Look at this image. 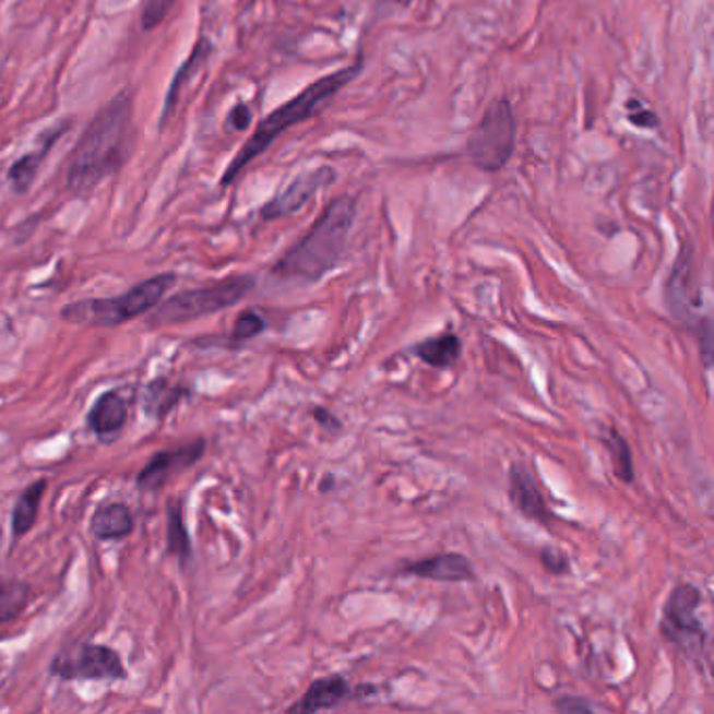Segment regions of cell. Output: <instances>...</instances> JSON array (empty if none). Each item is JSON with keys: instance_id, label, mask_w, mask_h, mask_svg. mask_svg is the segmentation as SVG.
Wrapping results in <instances>:
<instances>
[{"instance_id": "obj_1", "label": "cell", "mask_w": 714, "mask_h": 714, "mask_svg": "<svg viewBox=\"0 0 714 714\" xmlns=\"http://www.w3.org/2000/svg\"><path fill=\"white\" fill-rule=\"evenodd\" d=\"M132 99L120 93L103 107L80 136L66 175L74 195H91L103 180L114 177L132 150Z\"/></svg>"}, {"instance_id": "obj_2", "label": "cell", "mask_w": 714, "mask_h": 714, "mask_svg": "<svg viewBox=\"0 0 714 714\" xmlns=\"http://www.w3.org/2000/svg\"><path fill=\"white\" fill-rule=\"evenodd\" d=\"M357 202L348 195L335 198L323 210L307 235L289 248L273 269V275L289 281H319L344 255L348 235L355 225Z\"/></svg>"}, {"instance_id": "obj_3", "label": "cell", "mask_w": 714, "mask_h": 714, "mask_svg": "<svg viewBox=\"0 0 714 714\" xmlns=\"http://www.w3.org/2000/svg\"><path fill=\"white\" fill-rule=\"evenodd\" d=\"M360 70H362V57H358L353 66L342 68V70L330 74V76H323L321 80L312 82L300 95H296L294 99H289L285 105L277 107L273 114H269L255 127L254 134L246 141V145L230 159V164L227 166L223 179H221V185L227 187L229 182L237 179L246 170V166L252 164L255 157L264 154L285 130H289L296 124H302L305 120L312 118L348 82H353L360 74Z\"/></svg>"}, {"instance_id": "obj_4", "label": "cell", "mask_w": 714, "mask_h": 714, "mask_svg": "<svg viewBox=\"0 0 714 714\" xmlns=\"http://www.w3.org/2000/svg\"><path fill=\"white\" fill-rule=\"evenodd\" d=\"M175 283H177V275L162 273L152 279L141 281L122 296L93 298V300H80L74 305H68L61 308V319L68 323L88 325V328H118L154 310Z\"/></svg>"}, {"instance_id": "obj_5", "label": "cell", "mask_w": 714, "mask_h": 714, "mask_svg": "<svg viewBox=\"0 0 714 714\" xmlns=\"http://www.w3.org/2000/svg\"><path fill=\"white\" fill-rule=\"evenodd\" d=\"M254 285L255 279L252 275H239L207 287L180 291L170 300L157 305L154 314L150 317V325L154 328L179 325L235 307L254 289Z\"/></svg>"}, {"instance_id": "obj_6", "label": "cell", "mask_w": 714, "mask_h": 714, "mask_svg": "<svg viewBox=\"0 0 714 714\" xmlns=\"http://www.w3.org/2000/svg\"><path fill=\"white\" fill-rule=\"evenodd\" d=\"M515 118L510 103L495 102L467 141V157L485 172H499L515 150Z\"/></svg>"}, {"instance_id": "obj_7", "label": "cell", "mask_w": 714, "mask_h": 714, "mask_svg": "<svg viewBox=\"0 0 714 714\" xmlns=\"http://www.w3.org/2000/svg\"><path fill=\"white\" fill-rule=\"evenodd\" d=\"M700 602V591L683 583L673 588L663 610V638L677 645L689 658H698L706 643V629L698 618Z\"/></svg>"}, {"instance_id": "obj_8", "label": "cell", "mask_w": 714, "mask_h": 714, "mask_svg": "<svg viewBox=\"0 0 714 714\" xmlns=\"http://www.w3.org/2000/svg\"><path fill=\"white\" fill-rule=\"evenodd\" d=\"M51 673L66 681H78V679L118 681L127 677L120 654L102 643H84L78 645L76 650L61 652L52 661Z\"/></svg>"}, {"instance_id": "obj_9", "label": "cell", "mask_w": 714, "mask_h": 714, "mask_svg": "<svg viewBox=\"0 0 714 714\" xmlns=\"http://www.w3.org/2000/svg\"><path fill=\"white\" fill-rule=\"evenodd\" d=\"M204 451L205 440L198 438L189 444H182L179 449L155 453L150 463L141 469V474L136 476V486L143 492L162 490L177 474L193 467L198 461L202 460Z\"/></svg>"}, {"instance_id": "obj_10", "label": "cell", "mask_w": 714, "mask_h": 714, "mask_svg": "<svg viewBox=\"0 0 714 714\" xmlns=\"http://www.w3.org/2000/svg\"><path fill=\"white\" fill-rule=\"evenodd\" d=\"M333 180H335L333 168L308 170L305 175H300L298 179L291 180L287 185V189H283L279 195H275L269 204L264 205L260 210V216L264 221L285 218V216L302 210L323 187H328Z\"/></svg>"}, {"instance_id": "obj_11", "label": "cell", "mask_w": 714, "mask_h": 714, "mask_svg": "<svg viewBox=\"0 0 714 714\" xmlns=\"http://www.w3.org/2000/svg\"><path fill=\"white\" fill-rule=\"evenodd\" d=\"M510 499L511 505L515 510L520 511L524 517L528 520H535V522H540V524H551L554 515L551 511L547 508L538 486H536L535 478L533 474L515 463L511 465L510 469Z\"/></svg>"}, {"instance_id": "obj_12", "label": "cell", "mask_w": 714, "mask_h": 714, "mask_svg": "<svg viewBox=\"0 0 714 714\" xmlns=\"http://www.w3.org/2000/svg\"><path fill=\"white\" fill-rule=\"evenodd\" d=\"M403 572L436 583H467L476 579L472 561L461 554H438L432 558L408 563Z\"/></svg>"}, {"instance_id": "obj_13", "label": "cell", "mask_w": 714, "mask_h": 714, "mask_svg": "<svg viewBox=\"0 0 714 714\" xmlns=\"http://www.w3.org/2000/svg\"><path fill=\"white\" fill-rule=\"evenodd\" d=\"M128 419V401L120 390H109L97 398L86 417V426L97 436L118 435Z\"/></svg>"}, {"instance_id": "obj_14", "label": "cell", "mask_w": 714, "mask_h": 714, "mask_svg": "<svg viewBox=\"0 0 714 714\" xmlns=\"http://www.w3.org/2000/svg\"><path fill=\"white\" fill-rule=\"evenodd\" d=\"M348 693V683L344 677L332 675L317 679L307 693L300 698L298 704L289 709V713H319V711H330L337 706Z\"/></svg>"}, {"instance_id": "obj_15", "label": "cell", "mask_w": 714, "mask_h": 714, "mask_svg": "<svg viewBox=\"0 0 714 714\" xmlns=\"http://www.w3.org/2000/svg\"><path fill=\"white\" fill-rule=\"evenodd\" d=\"M212 52V45L207 38H200L198 45L193 47V51L189 55V59L182 63L179 68V72L172 78L170 82V88H168V95H166V102H164V111H162V127L168 122V118L175 114L177 105H179L180 93L182 88L195 78V74L204 68L207 57Z\"/></svg>"}, {"instance_id": "obj_16", "label": "cell", "mask_w": 714, "mask_h": 714, "mask_svg": "<svg viewBox=\"0 0 714 714\" xmlns=\"http://www.w3.org/2000/svg\"><path fill=\"white\" fill-rule=\"evenodd\" d=\"M68 130V122H63L61 127L51 130V134H47V139L43 141V145L36 152L20 157L11 168H9V182L13 185L15 193H26L27 189L32 187V182L38 175V168L43 164V159L49 154L52 145L59 141V136Z\"/></svg>"}, {"instance_id": "obj_17", "label": "cell", "mask_w": 714, "mask_h": 714, "mask_svg": "<svg viewBox=\"0 0 714 714\" xmlns=\"http://www.w3.org/2000/svg\"><path fill=\"white\" fill-rule=\"evenodd\" d=\"M134 531V517L124 503H107L91 520V533L102 540L124 538Z\"/></svg>"}, {"instance_id": "obj_18", "label": "cell", "mask_w": 714, "mask_h": 714, "mask_svg": "<svg viewBox=\"0 0 714 714\" xmlns=\"http://www.w3.org/2000/svg\"><path fill=\"white\" fill-rule=\"evenodd\" d=\"M413 353L436 369L453 367L461 357V340L455 333H440L413 346Z\"/></svg>"}, {"instance_id": "obj_19", "label": "cell", "mask_w": 714, "mask_h": 714, "mask_svg": "<svg viewBox=\"0 0 714 714\" xmlns=\"http://www.w3.org/2000/svg\"><path fill=\"white\" fill-rule=\"evenodd\" d=\"M185 396H187V388L175 385L168 380H155L145 388L143 410L147 413V417L164 419Z\"/></svg>"}, {"instance_id": "obj_20", "label": "cell", "mask_w": 714, "mask_h": 714, "mask_svg": "<svg viewBox=\"0 0 714 714\" xmlns=\"http://www.w3.org/2000/svg\"><path fill=\"white\" fill-rule=\"evenodd\" d=\"M47 490V480H38L32 486H27L26 490L22 492V497L17 499L15 503V510H13V535L24 536L32 531L34 522H36V515H38V508H40V501H43V495Z\"/></svg>"}, {"instance_id": "obj_21", "label": "cell", "mask_w": 714, "mask_h": 714, "mask_svg": "<svg viewBox=\"0 0 714 714\" xmlns=\"http://www.w3.org/2000/svg\"><path fill=\"white\" fill-rule=\"evenodd\" d=\"M168 554L182 563L191 558V538L182 520V503L179 499L168 503Z\"/></svg>"}, {"instance_id": "obj_22", "label": "cell", "mask_w": 714, "mask_h": 714, "mask_svg": "<svg viewBox=\"0 0 714 714\" xmlns=\"http://www.w3.org/2000/svg\"><path fill=\"white\" fill-rule=\"evenodd\" d=\"M666 302L675 312V317H679V319H688L691 314L688 300V260L681 255L677 260L675 273L666 287Z\"/></svg>"}, {"instance_id": "obj_23", "label": "cell", "mask_w": 714, "mask_h": 714, "mask_svg": "<svg viewBox=\"0 0 714 714\" xmlns=\"http://www.w3.org/2000/svg\"><path fill=\"white\" fill-rule=\"evenodd\" d=\"M608 451L612 455L614 474L618 480H622L624 485H631L635 480V467H633V453L631 447L627 444V440L618 435V430H610V435L606 438Z\"/></svg>"}, {"instance_id": "obj_24", "label": "cell", "mask_w": 714, "mask_h": 714, "mask_svg": "<svg viewBox=\"0 0 714 714\" xmlns=\"http://www.w3.org/2000/svg\"><path fill=\"white\" fill-rule=\"evenodd\" d=\"M29 587L26 583L13 581V583H4L0 581V624L13 620L15 616L24 612V608L29 602Z\"/></svg>"}, {"instance_id": "obj_25", "label": "cell", "mask_w": 714, "mask_h": 714, "mask_svg": "<svg viewBox=\"0 0 714 714\" xmlns=\"http://www.w3.org/2000/svg\"><path fill=\"white\" fill-rule=\"evenodd\" d=\"M264 330H266V321L258 310H243L237 317L235 325H233V335L230 337L235 342H248L255 335H260Z\"/></svg>"}, {"instance_id": "obj_26", "label": "cell", "mask_w": 714, "mask_h": 714, "mask_svg": "<svg viewBox=\"0 0 714 714\" xmlns=\"http://www.w3.org/2000/svg\"><path fill=\"white\" fill-rule=\"evenodd\" d=\"M627 118H629L631 124H635L639 128L661 127L658 116L645 103H641L639 99H629L627 102Z\"/></svg>"}, {"instance_id": "obj_27", "label": "cell", "mask_w": 714, "mask_h": 714, "mask_svg": "<svg viewBox=\"0 0 714 714\" xmlns=\"http://www.w3.org/2000/svg\"><path fill=\"white\" fill-rule=\"evenodd\" d=\"M177 0H147L145 9H143V27L145 29H154L159 26L166 15L170 13V9L175 7Z\"/></svg>"}, {"instance_id": "obj_28", "label": "cell", "mask_w": 714, "mask_h": 714, "mask_svg": "<svg viewBox=\"0 0 714 714\" xmlns=\"http://www.w3.org/2000/svg\"><path fill=\"white\" fill-rule=\"evenodd\" d=\"M540 561L554 574H561V572L568 570V558H566V554L560 551V549H556V547H545L540 551Z\"/></svg>"}, {"instance_id": "obj_29", "label": "cell", "mask_w": 714, "mask_h": 714, "mask_svg": "<svg viewBox=\"0 0 714 714\" xmlns=\"http://www.w3.org/2000/svg\"><path fill=\"white\" fill-rule=\"evenodd\" d=\"M556 709L561 713H591L595 711V706L587 702L585 698H576V695H560L556 700Z\"/></svg>"}, {"instance_id": "obj_30", "label": "cell", "mask_w": 714, "mask_h": 714, "mask_svg": "<svg viewBox=\"0 0 714 714\" xmlns=\"http://www.w3.org/2000/svg\"><path fill=\"white\" fill-rule=\"evenodd\" d=\"M250 122H252V109L246 103L235 105L233 111L229 114L230 128L237 130V132H241V130L250 127Z\"/></svg>"}, {"instance_id": "obj_31", "label": "cell", "mask_w": 714, "mask_h": 714, "mask_svg": "<svg viewBox=\"0 0 714 714\" xmlns=\"http://www.w3.org/2000/svg\"><path fill=\"white\" fill-rule=\"evenodd\" d=\"M312 417H314L321 426H325V428H333V430L340 428V421L333 417L330 410H325L323 407L312 408Z\"/></svg>"}, {"instance_id": "obj_32", "label": "cell", "mask_w": 714, "mask_h": 714, "mask_svg": "<svg viewBox=\"0 0 714 714\" xmlns=\"http://www.w3.org/2000/svg\"><path fill=\"white\" fill-rule=\"evenodd\" d=\"M398 2H407V0H398Z\"/></svg>"}]
</instances>
